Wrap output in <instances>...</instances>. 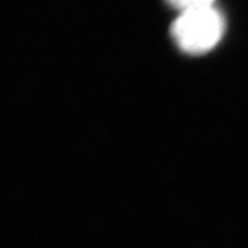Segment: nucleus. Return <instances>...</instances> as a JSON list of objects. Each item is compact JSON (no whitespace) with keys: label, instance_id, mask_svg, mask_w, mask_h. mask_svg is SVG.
Listing matches in <instances>:
<instances>
[{"label":"nucleus","instance_id":"f03ea898","mask_svg":"<svg viewBox=\"0 0 248 248\" xmlns=\"http://www.w3.org/2000/svg\"><path fill=\"white\" fill-rule=\"evenodd\" d=\"M172 7L178 9L181 13L186 10L202 9V7H210L214 6L215 0H167Z\"/></svg>","mask_w":248,"mask_h":248},{"label":"nucleus","instance_id":"f257e3e1","mask_svg":"<svg viewBox=\"0 0 248 248\" xmlns=\"http://www.w3.org/2000/svg\"><path fill=\"white\" fill-rule=\"evenodd\" d=\"M223 31V16L214 6L182 11L171 27L179 48L190 54L210 51L219 43Z\"/></svg>","mask_w":248,"mask_h":248}]
</instances>
